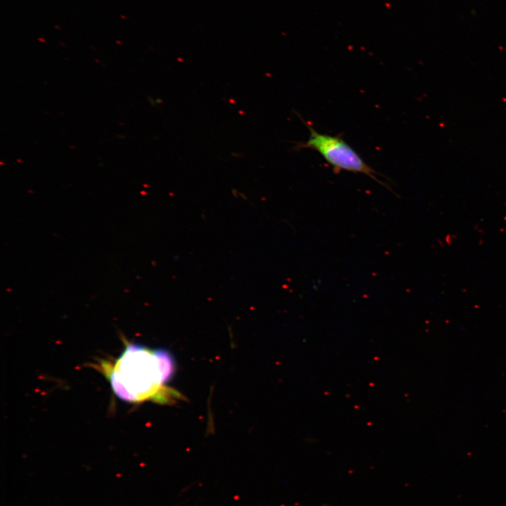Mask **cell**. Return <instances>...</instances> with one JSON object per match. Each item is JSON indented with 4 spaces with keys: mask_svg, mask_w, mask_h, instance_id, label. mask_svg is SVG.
Instances as JSON below:
<instances>
[{
    "mask_svg": "<svg viewBox=\"0 0 506 506\" xmlns=\"http://www.w3.org/2000/svg\"><path fill=\"white\" fill-rule=\"evenodd\" d=\"M174 372V359L167 350L129 344L107 376L118 398L137 402L153 398Z\"/></svg>",
    "mask_w": 506,
    "mask_h": 506,
    "instance_id": "cell-1",
    "label": "cell"
},
{
    "mask_svg": "<svg viewBox=\"0 0 506 506\" xmlns=\"http://www.w3.org/2000/svg\"><path fill=\"white\" fill-rule=\"evenodd\" d=\"M310 131L305 143H299L297 149L309 148L318 152L332 167L336 172L346 171L365 174L382 186L390 189L380 181L381 176L369 166L361 156L342 138V135L331 136L318 133L308 122L303 121Z\"/></svg>",
    "mask_w": 506,
    "mask_h": 506,
    "instance_id": "cell-2",
    "label": "cell"
}]
</instances>
